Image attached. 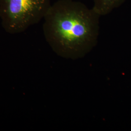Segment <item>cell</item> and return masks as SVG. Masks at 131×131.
Here are the masks:
<instances>
[{
	"label": "cell",
	"mask_w": 131,
	"mask_h": 131,
	"mask_svg": "<svg viewBox=\"0 0 131 131\" xmlns=\"http://www.w3.org/2000/svg\"><path fill=\"white\" fill-rule=\"evenodd\" d=\"M101 16L84 3L58 0L44 17V36L52 50L67 59L83 58L97 45Z\"/></svg>",
	"instance_id": "cell-1"
},
{
	"label": "cell",
	"mask_w": 131,
	"mask_h": 131,
	"mask_svg": "<svg viewBox=\"0 0 131 131\" xmlns=\"http://www.w3.org/2000/svg\"><path fill=\"white\" fill-rule=\"evenodd\" d=\"M51 0H0V18L7 33L17 34L44 19Z\"/></svg>",
	"instance_id": "cell-2"
},
{
	"label": "cell",
	"mask_w": 131,
	"mask_h": 131,
	"mask_svg": "<svg viewBox=\"0 0 131 131\" xmlns=\"http://www.w3.org/2000/svg\"><path fill=\"white\" fill-rule=\"evenodd\" d=\"M124 0H93L92 8L101 16L110 14Z\"/></svg>",
	"instance_id": "cell-3"
}]
</instances>
